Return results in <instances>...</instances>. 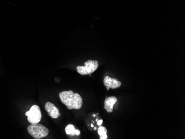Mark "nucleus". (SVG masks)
<instances>
[{"label":"nucleus","mask_w":185,"mask_h":139,"mask_svg":"<svg viewBox=\"0 0 185 139\" xmlns=\"http://www.w3.org/2000/svg\"><path fill=\"white\" fill-rule=\"evenodd\" d=\"M59 98L62 103L69 109H80L83 105V99L78 93H74L72 91H63L59 93Z\"/></svg>","instance_id":"obj_1"},{"label":"nucleus","mask_w":185,"mask_h":139,"mask_svg":"<svg viewBox=\"0 0 185 139\" xmlns=\"http://www.w3.org/2000/svg\"><path fill=\"white\" fill-rule=\"evenodd\" d=\"M27 131L30 135L34 139H40L47 136L49 134V130L45 126L42 124H34L29 125Z\"/></svg>","instance_id":"obj_2"},{"label":"nucleus","mask_w":185,"mask_h":139,"mask_svg":"<svg viewBox=\"0 0 185 139\" xmlns=\"http://www.w3.org/2000/svg\"><path fill=\"white\" fill-rule=\"evenodd\" d=\"M84 66L77 67L78 73L83 76L91 74L97 69L99 65L97 61L92 60H88L84 63Z\"/></svg>","instance_id":"obj_3"},{"label":"nucleus","mask_w":185,"mask_h":139,"mask_svg":"<svg viewBox=\"0 0 185 139\" xmlns=\"http://www.w3.org/2000/svg\"><path fill=\"white\" fill-rule=\"evenodd\" d=\"M27 120L30 124H38L42 119V113L39 106L37 105L32 106L29 111L26 113Z\"/></svg>","instance_id":"obj_4"},{"label":"nucleus","mask_w":185,"mask_h":139,"mask_svg":"<svg viewBox=\"0 0 185 139\" xmlns=\"http://www.w3.org/2000/svg\"><path fill=\"white\" fill-rule=\"evenodd\" d=\"M45 109L47 111L49 116L53 119H57L60 116L58 109L54 104L51 102L46 103L45 105Z\"/></svg>","instance_id":"obj_5"},{"label":"nucleus","mask_w":185,"mask_h":139,"mask_svg":"<svg viewBox=\"0 0 185 139\" xmlns=\"http://www.w3.org/2000/svg\"><path fill=\"white\" fill-rule=\"evenodd\" d=\"M104 84L106 87H109V88L114 89L121 86L122 83L117 79L106 76L104 79Z\"/></svg>","instance_id":"obj_6"},{"label":"nucleus","mask_w":185,"mask_h":139,"mask_svg":"<svg viewBox=\"0 0 185 139\" xmlns=\"http://www.w3.org/2000/svg\"><path fill=\"white\" fill-rule=\"evenodd\" d=\"M117 101V99L115 96L107 97L104 101V108L107 110V113H112L114 105L116 104Z\"/></svg>","instance_id":"obj_7"},{"label":"nucleus","mask_w":185,"mask_h":139,"mask_svg":"<svg viewBox=\"0 0 185 139\" xmlns=\"http://www.w3.org/2000/svg\"><path fill=\"white\" fill-rule=\"evenodd\" d=\"M65 131L67 134L70 136H78L80 134V131L79 130L75 129L74 126L72 124L67 125L65 129Z\"/></svg>","instance_id":"obj_8"},{"label":"nucleus","mask_w":185,"mask_h":139,"mask_svg":"<svg viewBox=\"0 0 185 139\" xmlns=\"http://www.w3.org/2000/svg\"><path fill=\"white\" fill-rule=\"evenodd\" d=\"M97 133L100 136V139H107V129L105 127L102 126H99L97 129Z\"/></svg>","instance_id":"obj_9"},{"label":"nucleus","mask_w":185,"mask_h":139,"mask_svg":"<svg viewBox=\"0 0 185 139\" xmlns=\"http://www.w3.org/2000/svg\"><path fill=\"white\" fill-rule=\"evenodd\" d=\"M102 122H103V121H102V120H98V121H97V125H99V126H100V125L102 124Z\"/></svg>","instance_id":"obj_10"},{"label":"nucleus","mask_w":185,"mask_h":139,"mask_svg":"<svg viewBox=\"0 0 185 139\" xmlns=\"http://www.w3.org/2000/svg\"><path fill=\"white\" fill-rule=\"evenodd\" d=\"M91 126H92V127H94V125H92H92H91Z\"/></svg>","instance_id":"obj_11"}]
</instances>
